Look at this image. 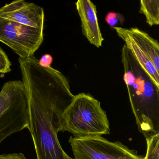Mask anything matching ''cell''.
Returning a JSON list of instances; mask_svg holds the SVG:
<instances>
[{
  "label": "cell",
  "mask_w": 159,
  "mask_h": 159,
  "mask_svg": "<svg viewBox=\"0 0 159 159\" xmlns=\"http://www.w3.org/2000/svg\"><path fill=\"white\" fill-rule=\"evenodd\" d=\"M28 101L29 130L37 159H74L62 148L57 134L64 132L63 116L74 95L67 79L52 67H44L34 56L19 58Z\"/></svg>",
  "instance_id": "6da1fadb"
},
{
  "label": "cell",
  "mask_w": 159,
  "mask_h": 159,
  "mask_svg": "<svg viewBox=\"0 0 159 159\" xmlns=\"http://www.w3.org/2000/svg\"><path fill=\"white\" fill-rule=\"evenodd\" d=\"M123 79L139 133L146 139L159 134V87L123 45Z\"/></svg>",
  "instance_id": "7a4b0ae2"
},
{
  "label": "cell",
  "mask_w": 159,
  "mask_h": 159,
  "mask_svg": "<svg viewBox=\"0 0 159 159\" xmlns=\"http://www.w3.org/2000/svg\"><path fill=\"white\" fill-rule=\"evenodd\" d=\"M63 129L75 137L101 136L110 134L107 113L101 103L89 93L74 95L63 113Z\"/></svg>",
  "instance_id": "3957f363"
},
{
  "label": "cell",
  "mask_w": 159,
  "mask_h": 159,
  "mask_svg": "<svg viewBox=\"0 0 159 159\" xmlns=\"http://www.w3.org/2000/svg\"><path fill=\"white\" fill-rule=\"evenodd\" d=\"M28 101L23 82L10 81L0 92V144L12 134L27 128Z\"/></svg>",
  "instance_id": "277c9868"
},
{
  "label": "cell",
  "mask_w": 159,
  "mask_h": 159,
  "mask_svg": "<svg viewBox=\"0 0 159 159\" xmlns=\"http://www.w3.org/2000/svg\"><path fill=\"white\" fill-rule=\"evenodd\" d=\"M69 142L74 159H144L120 141L111 142L100 136H70Z\"/></svg>",
  "instance_id": "5b68a950"
},
{
  "label": "cell",
  "mask_w": 159,
  "mask_h": 159,
  "mask_svg": "<svg viewBox=\"0 0 159 159\" xmlns=\"http://www.w3.org/2000/svg\"><path fill=\"white\" fill-rule=\"evenodd\" d=\"M43 40V30L0 17V41L10 47L19 58L34 56Z\"/></svg>",
  "instance_id": "8992f818"
},
{
  "label": "cell",
  "mask_w": 159,
  "mask_h": 159,
  "mask_svg": "<svg viewBox=\"0 0 159 159\" xmlns=\"http://www.w3.org/2000/svg\"><path fill=\"white\" fill-rule=\"evenodd\" d=\"M0 17L43 30L44 13L42 7L24 0L14 1L0 8Z\"/></svg>",
  "instance_id": "52a82bcc"
},
{
  "label": "cell",
  "mask_w": 159,
  "mask_h": 159,
  "mask_svg": "<svg viewBox=\"0 0 159 159\" xmlns=\"http://www.w3.org/2000/svg\"><path fill=\"white\" fill-rule=\"evenodd\" d=\"M75 5L80 18L83 34L90 43L100 48L104 39L98 24L96 6L90 0H79Z\"/></svg>",
  "instance_id": "ba28073f"
},
{
  "label": "cell",
  "mask_w": 159,
  "mask_h": 159,
  "mask_svg": "<svg viewBox=\"0 0 159 159\" xmlns=\"http://www.w3.org/2000/svg\"><path fill=\"white\" fill-rule=\"evenodd\" d=\"M114 30L122 39L128 40L134 43L159 71V44L157 40L136 27L127 29L119 27L114 28Z\"/></svg>",
  "instance_id": "9c48e42d"
},
{
  "label": "cell",
  "mask_w": 159,
  "mask_h": 159,
  "mask_svg": "<svg viewBox=\"0 0 159 159\" xmlns=\"http://www.w3.org/2000/svg\"><path fill=\"white\" fill-rule=\"evenodd\" d=\"M139 12L145 15L149 25L152 26L159 25V0H141Z\"/></svg>",
  "instance_id": "30bf717a"
},
{
  "label": "cell",
  "mask_w": 159,
  "mask_h": 159,
  "mask_svg": "<svg viewBox=\"0 0 159 159\" xmlns=\"http://www.w3.org/2000/svg\"><path fill=\"white\" fill-rule=\"evenodd\" d=\"M146 139L147 149L144 159H159V134Z\"/></svg>",
  "instance_id": "8fae6325"
},
{
  "label": "cell",
  "mask_w": 159,
  "mask_h": 159,
  "mask_svg": "<svg viewBox=\"0 0 159 159\" xmlns=\"http://www.w3.org/2000/svg\"><path fill=\"white\" fill-rule=\"evenodd\" d=\"M105 21L112 30L114 28L123 26L125 18L123 15L119 13L110 12L108 13L105 17Z\"/></svg>",
  "instance_id": "7c38bea8"
},
{
  "label": "cell",
  "mask_w": 159,
  "mask_h": 159,
  "mask_svg": "<svg viewBox=\"0 0 159 159\" xmlns=\"http://www.w3.org/2000/svg\"><path fill=\"white\" fill-rule=\"evenodd\" d=\"M11 62L5 52L0 48V73H6L11 72Z\"/></svg>",
  "instance_id": "4fadbf2b"
},
{
  "label": "cell",
  "mask_w": 159,
  "mask_h": 159,
  "mask_svg": "<svg viewBox=\"0 0 159 159\" xmlns=\"http://www.w3.org/2000/svg\"><path fill=\"white\" fill-rule=\"evenodd\" d=\"M53 58L52 56L49 54H44L39 60V64L44 67H51L52 63Z\"/></svg>",
  "instance_id": "5bb4252c"
},
{
  "label": "cell",
  "mask_w": 159,
  "mask_h": 159,
  "mask_svg": "<svg viewBox=\"0 0 159 159\" xmlns=\"http://www.w3.org/2000/svg\"><path fill=\"white\" fill-rule=\"evenodd\" d=\"M0 159H27L22 153L0 154Z\"/></svg>",
  "instance_id": "9a60e30c"
}]
</instances>
